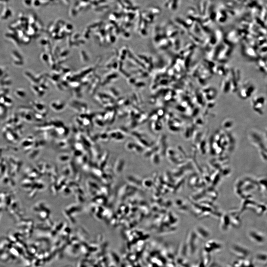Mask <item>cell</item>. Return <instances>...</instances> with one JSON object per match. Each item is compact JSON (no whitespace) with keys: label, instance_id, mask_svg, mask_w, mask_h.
Listing matches in <instances>:
<instances>
[{"label":"cell","instance_id":"1","mask_svg":"<svg viewBox=\"0 0 267 267\" xmlns=\"http://www.w3.org/2000/svg\"><path fill=\"white\" fill-rule=\"evenodd\" d=\"M240 87L239 94L242 98H248L253 95L256 90L255 84L251 81H248L245 82Z\"/></svg>","mask_w":267,"mask_h":267},{"label":"cell","instance_id":"2","mask_svg":"<svg viewBox=\"0 0 267 267\" xmlns=\"http://www.w3.org/2000/svg\"><path fill=\"white\" fill-rule=\"evenodd\" d=\"M250 239L257 243H263L265 241V237L261 232L255 230H251L249 232Z\"/></svg>","mask_w":267,"mask_h":267},{"label":"cell","instance_id":"3","mask_svg":"<svg viewBox=\"0 0 267 267\" xmlns=\"http://www.w3.org/2000/svg\"><path fill=\"white\" fill-rule=\"evenodd\" d=\"M195 233L203 239H206L210 235L208 229L202 225H199L195 228Z\"/></svg>","mask_w":267,"mask_h":267},{"label":"cell","instance_id":"4","mask_svg":"<svg viewBox=\"0 0 267 267\" xmlns=\"http://www.w3.org/2000/svg\"><path fill=\"white\" fill-rule=\"evenodd\" d=\"M253 104L256 108H262L264 105L265 101V97L263 95H259L254 98Z\"/></svg>","mask_w":267,"mask_h":267}]
</instances>
